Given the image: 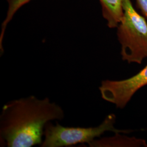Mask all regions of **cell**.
<instances>
[{
    "mask_svg": "<svg viewBox=\"0 0 147 147\" xmlns=\"http://www.w3.org/2000/svg\"><path fill=\"white\" fill-rule=\"evenodd\" d=\"M62 107L48 98L31 95L12 100L3 105L0 115V136L8 147L41 145L46 125L62 121Z\"/></svg>",
    "mask_w": 147,
    "mask_h": 147,
    "instance_id": "obj_1",
    "label": "cell"
},
{
    "mask_svg": "<svg viewBox=\"0 0 147 147\" xmlns=\"http://www.w3.org/2000/svg\"><path fill=\"white\" fill-rule=\"evenodd\" d=\"M124 14L117 28L123 61L141 64L147 57V21L130 0H124Z\"/></svg>",
    "mask_w": 147,
    "mask_h": 147,
    "instance_id": "obj_2",
    "label": "cell"
},
{
    "mask_svg": "<svg viewBox=\"0 0 147 147\" xmlns=\"http://www.w3.org/2000/svg\"><path fill=\"white\" fill-rule=\"evenodd\" d=\"M116 116L111 113L106 116L99 125L95 127H65L58 123L55 125L49 122L44 130V139L42 147H69L79 143H87L88 145L105 132L129 134L130 130L116 129Z\"/></svg>",
    "mask_w": 147,
    "mask_h": 147,
    "instance_id": "obj_3",
    "label": "cell"
},
{
    "mask_svg": "<svg viewBox=\"0 0 147 147\" xmlns=\"http://www.w3.org/2000/svg\"><path fill=\"white\" fill-rule=\"evenodd\" d=\"M147 85V64L138 73L121 80H103L99 87L102 98L124 109L137 92Z\"/></svg>",
    "mask_w": 147,
    "mask_h": 147,
    "instance_id": "obj_4",
    "label": "cell"
},
{
    "mask_svg": "<svg viewBox=\"0 0 147 147\" xmlns=\"http://www.w3.org/2000/svg\"><path fill=\"white\" fill-rule=\"evenodd\" d=\"M116 133L113 136L95 139L89 144L91 147H147L145 140Z\"/></svg>",
    "mask_w": 147,
    "mask_h": 147,
    "instance_id": "obj_5",
    "label": "cell"
},
{
    "mask_svg": "<svg viewBox=\"0 0 147 147\" xmlns=\"http://www.w3.org/2000/svg\"><path fill=\"white\" fill-rule=\"evenodd\" d=\"M103 18L110 28H117L124 14V0H99Z\"/></svg>",
    "mask_w": 147,
    "mask_h": 147,
    "instance_id": "obj_6",
    "label": "cell"
},
{
    "mask_svg": "<svg viewBox=\"0 0 147 147\" xmlns=\"http://www.w3.org/2000/svg\"><path fill=\"white\" fill-rule=\"evenodd\" d=\"M8 5V10L4 21H3L1 26V31L0 34V49L1 53L3 52V40L5 36V30L7 25L13 19L18 11L20 9L23 5L30 2L31 0H6Z\"/></svg>",
    "mask_w": 147,
    "mask_h": 147,
    "instance_id": "obj_7",
    "label": "cell"
},
{
    "mask_svg": "<svg viewBox=\"0 0 147 147\" xmlns=\"http://www.w3.org/2000/svg\"><path fill=\"white\" fill-rule=\"evenodd\" d=\"M137 6L141 12L142 16L147 21V0H135Z\"/></svg>",
    "mask_w": 147,
    "mask_h": 147,
    "instance_id": "obj_8",
    "label": "cell"
}]
</instances>
